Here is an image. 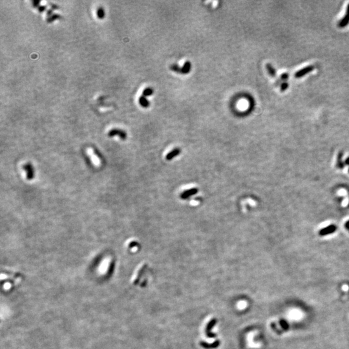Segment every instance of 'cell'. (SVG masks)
I'll return each instance as SVG.
<instances>
[{
    "label": "cell",
    "mask_w": 349,
    "mask_h": 349,
    "mask_svg": "<svg viewBox=\"0 0 349 349\" xmlns=\"http://www.w3.org/2000/svg\"><path fill=\"white\" fill-rule=\"evenodd\" d=\"M349 23V3L346 9V13L345 16L338 23V27L339 28H344L347 26Z\"/></svg>",
    "instance_id": "4"
},
{
    "label": "cell",
    "mask_w": 349,
    "mask_h": 349,
    "mask_svg": "<svg viewBox=\"0 0 349 349\" xmlns=\"http://www.w3.org/2000/svg\"><path fill=\"white\" fill-rule=\"evenodd\" d=\"M315 69V67L314 66H309L304 67V68H303L299 70V71H297L296 73H295L294 76L296 78H301V77L304 76L305 75H307V74H309L310 72H312L313 70Z\"/></svg>",
    "instance_id": "2"
},
{
    "label": "cell",
    "mask_w": 349,
    "mask_h": 349,
    "mask_svg": "<svg viewBox=\"0 0 349 349\" xmlns=\"http://www.w3.org/2000/svg\"><path fill=\"white\" fill-rule=\"evenodd\" d=\"M280 324L281 326L283 327V328L285 330H288V329H289V324H288V322L286 321V320L282 319L280 321Z\"/></svg>",
    "instance_id": "15"
},
{
    "label": "cell",
    "mask_w": 349,
    "mask_h": 349,
    "mask_svg": "<svg viewBox=\"0 0 349 349\" xmlns=\"http://www.w3.org/2000/svg\"><path fill=\"white\" fill-rule=\"evenodd\" d=\"M337 229H338V227H337L335 224H329L326 226V227H324L323 228L320 230L318 233L320 236L321 237L327 236V235H331L334 232H336Z\"/></svg>",
    "instance_id": "1"
},
{
    "label": "cell",
    "mask_w": 349,
    "mask_h": 349,
    "mask_svg": "<svg viewBox=\"0 0 349 349\" xmlns=\"http://www.w3.org/2000/svg\"><path fill=\"white\" fill-rule=\"evenodd\" d=\"M288 87V83L286 82H283L281 83V91L283 92V91H285L286 89H287Z\"/></svg>",
    "instance_id": "17"
},
{
    "label": "cell",
    "mask_w": 349,
    "mask_h": 349,
    "mask_svg": "<svg viewBox=\"0 0 349 349\" xmlns=\"http://www.w3.org/2000/svg\"><path fill=\"white\" fill-rule=\"evenodd\" d=\"M44 9H45V7H40V12H43V10H44Z\"/></svg>",
    "instance_id": "21"
},
{
    "label": "cell",
    "mask_w": 349,
    "mask_h": 349,
    "mask_svg": "<svg viewBox=\"0 0 349 349\" xmlns=\"http://www.w3.org/2000/svg\"><path fill=\"white\" fill-rule=\"evenodd\" d=\"M58 17H59L58 15H54L52 17L51 16L50 18L48 19V22H50V21H52L54 20V19H56V18H58Z\"/></svg>",
    "instance_id": "18"
},
{
    "label": "cell",
    "mask_w": 349,
    "mask_h": 349,
    "mask_svg": "<svg viewBox=\"0 0 349 349\" xmlns=\"http://www.w3.org/2000/svg\"><path fill=\"white\" fill-rule=\"evenodd\" d=\"M345 166V161L343 160V153L340 152L338 154V158H337L336 167L338 168V169L343 170Z\"/></svg>",
    "instance_id": "8"
},
{
    "label": "cell",
    "mask_w": 349,
    "mask_h": 349,
    "mask_svg": "<svg viewBox=\"0 0 349 349\" xmlns=\"http://www.w3.org/2000/svg\"><path fill=\"white\" fill-rule=\"evenodd\" d=\"M344 226H345V229L349 232V220L346 221L345 223V224H344Z\"/></svg>",
    "instance_id": "19"
},
{
    "label": "cell",
    "mask_w": 349,
    "mask_h": 349,
    "mask_svg": "<svg viewBox=\"0 0 349 349\" xmlns=\"http://www.w3.org/2000/svg\"><path fill=\"white\" fill-rule=\"evenodd\" d=\"M266 67L270 75L272 77H275L276 76V70L270 64H267L266 65Z\"/></svg>",
    "instance_id": "11"
},
{
    "label": "cell",
    "mask_w": 349,
    "mask_h": 349,
    "mask_svg": "<svg viewBox=\"0 0 349 349\" xmlns=\"http://www.w3.org/2000/svg\"><path fill=\"white\" fill-rule=\"evenodd\" d=\"M344 161H345V166H346H346H349V156H348V157L346 158V159H345V160H344Z\"/></svg>",
    "instance_id": "20"
},
{
    "label": "cell",
    "mask_w": 349,
    "mask_h": 349,
    "mask_svg": "<svg viewBox=\"0 0 349 349\" xmlns=\"http://www.w3.org/2000/svg\"><path fill=\"white\" fill-rule=\"evenodd\" d=\"M288 76H289V75H288V73H285L282 74L281 75V76H280V80H279H279H277V81H276L277 84L280 83L279 82H281V81H283V82H286V81L288 79Z\"/></svg>",
    "instance_id": "14"
},
{
    "label": "cell",
    "mask_w": 349,
    "mask_h": 349,
    "mask_svg": "<svg viewBox=\"0 0 349 349\" xmlns=\"http://www.w3.org/2000/svg\"><path fill=\"white\" fill-rule=\"evenodd\" d=\"M348 172H349V169H348Z\"/></svg>",
    "instance_id": "22"
},
{
    "label": "cell",
    "mask_w": 349,
    "mask_h": 349,
    "mask_svg": "<svg viewBox=\"0 0 349 349\" xmlns=\"http://www.w3.org/2000/svg\"><path fill=\"white\" fill-rule=\"evenodd\" d=\"M89 155L91 158V160H92V162L94 164L97 166H99L101 164V159L100 158V156L98 155V154L96 153V151L95 150H91V151H89Z\"/></svg>",
    "instance_id": "6"
},
{
    "label": "cell",
    "mask_w": 349,
    "mask_h": 349,
    "mask_svg": "<svg viewBox=\"0 0 349 349\" xmlns=\"http://www.w3.org/2000/svg\"><path fill=\"white\" fill-rule=\"evenodd\" d=\"M181 153V150L180 148H175L172 151L168 153L166 156V159L167 160H172L175 157H176L179 154Z\"/></svg>",
    "instance_id": "7"
},
{
    "label": "cell",
    "mask_w": 349,
    "mask_h": 349,
    "mask_svg": "<svg viewBox=\"0 0 349 349\" xmlns=\"http://www.w3.org/2000/svg\"><path fill=\"white\" fill-rule=\"evenodd\" d=\"M199 191V189L196 188V187H193V188L191 189H188L187 190H185L182 192V193L180 195V197L181 199L185 200L188 199L189 197H191L194 195L197 194L198 193Z\"/></svg>",
    "instance_id": "3"
},
{
    "label": "cell",
    "mask_w": 349,
    "mask_h": 349,
    "mask_svg": "<svg viewBox=\"0 0 349 349\" xmlns=\"http://www.w3.org/2000/svg\"><path fill=\"white\" fill-rule=\"evenodd\" d=\"M153 94V89L151 87H147L143 91L142 95L144 97H149V96L152 95Z\"/></svg>",
    "instance_id": "13"
},
{
    "label": "cell",
    "mask_w": 349,
    "mask_h": 349,
    "mask_svg": "<svg viewBox=\"0 0 349 349\" xmlns=\"http://www.w3.org/2000/svg\"><path fill=\"white\" fill-rule=\"evenodd\" d=\"M138 102L140 103V105L142 107H143L144 108L148 107L150 105V102H149L148 100L147 99L146 97H145L143 95L141 96V97L139 98Z\"/></svg>",
    "instance_id": "10"
},
{
    "label": "cell",
    "mask_w": 349,
    "mask_h": 349,
    "mask_svg": "<svg viewBox=\"0 0 349 349\" xmlns=\"http://www.w3.org/2000/svg\"><path fill=\"white\" fill-rule=\"evenodd\" d=\"M108 135L109 136H119L120 138L122 140H125L127 137L126 133L121 129H113L111 130L108 133Z\"/></svg>",
    "instance_id": "5"
},
{
    "label": "cell",
    "mask_w": 349,
    "mask_h": 349,
    "mask_svg": "<svg viewBox=\"0 0 349 349\" xmlns=\"http://www.w3.org/2000/svg\"><path fill=\"white\" fill-rule=\"evenodd\" d=\"M170 69L173 71L177 72V73H180V71H181V68H180V67L178 66V65H176V64L172 65V66L170 67Z\"/></svg>",
    "instance_id": "16"
},
{
    "label": "cell",
    "mask_w": 349,
    "mask_h": 349,
    "mask_svg": "<svg viewBox=\"0 0 349 349\" xmlns=\"http://www.w3.org/2000/svg\"><path fill=\"white\" fill-rule=\"evenodd\" d=\"M97 15L98 18H99V19H100V20H102V19L104 18V17H105V11H104V9H103L102 7H99V8L97 9Z\"/></svg>",
    "instance_id": "12"
},
{
    "label": "cell",
    "mask_w": 349,
    "mask_h": 349,
    "mask_svg": "<svg viewBox=\"0 0 349 349\" xmlns=\"http://www.w3.org/2000/svg\"><path fill=\"white\" fill-rule=\"evenodd\" d=\"M191 64L190 63L189 61H186L185 62L184 66L181 68V71H180V73L183 74H186L189 73V71H191Z\"/></svg>",
    "instance_id": "9"
}]
</instances>
